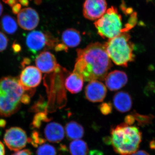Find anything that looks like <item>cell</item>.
<instances>
[{"label":"cell","mask_w":155,"mask_h":155,"mask_svg":"<svg viewBox=\"0 0 155 155\" xmlns=\"http://www.w3.org/2000/svg\"><path fill=\"white\" fill-rule=\"evenodd\" d=\"M104 142L106 144L109 145L111 144V137H107L104 138Z\"/></svg>","instance_id":"obj_35"},{"label":"cell","mask_w":155,"mask_h":155,"mask_svg":"<svg viewBox=\"0 0 155 155\" xmlns=\"http://www.w3.org/2000/svg\"><path fill=\"white\" fill-rule=\"evenodd\" d=\"M8 43V39L7 37L2 32L0 31V52L6 49Z\"/></svg>","instance_id":"obj_26"},{"label":"cell","mask_w":155,"mask_h":155,"mask_svg":"<svg viewBox=\"0 0 155 155\" xmlns=\"http://www.w3.org/2000/svg\"><path fill=\"white\" fill-rule=\"evenodd\" d=\"M36 155H57L55 148L49 144H42L36 151Z\"/></svg>","instance_id":"obj_22"},{"label":"cell","mask_w":155,"mask_h":155,"mask_svg":"<svg viewBox=\"0 0 155 155\" xmlns=\"http://www.w3.org/2000/svg\"><path fill=\"white\" fill-rule=\"evenodd\" d=\"M107 7L106 0H85L83 5L84 16L89 20H97L105 13Z\"/></svg>","instance_id":"obj_10"},{"label":"cell","mask_w":155,"mask_h":155,"mask_svg":"<svg viewBox=\"0 0 155 155\" xmlns=\"http://www.w3.org/2000/svg\"><path fill=\"white\" fill-rule=\"evenodd\" d=\"M4 140L9 149L16 152L26 146L28 138L25 130L20 127H14L6 130Z\"/></svg>","instance_id":"obj_8"},{"label":"cell","mask_w":155,"mask_h":155,"mask_svg":"<svg viewBox=\"0 0 155 155\" xmlns=\"http://www.w3.org/2000/svg\"><path fill=\"white\" fill-rule=\"evenodd\" d=\"M130 39L129 34L123 32L108 39L104 44L109 58L116 65L127 67L129 63L134 61V45Z\"/></svg>","instance_id":"obj_4"},{"label":"cell","mask_w":155,"mask_h":155,"mask_svg":"<svg viewBox=\"0 0 155 155\" xmlns=\"http://www.w3.org/2000/svg\"><path fill=\"white\" fill-rule=\"evenodd\" d=\"M19 80L24 89L29 93L31 95H33L35 88L41 82V72L37 67L28 66L22 70L19 75Z\"/></svg>","instance_id":"obj_7"},{"label":"cell","mask_w":155,"mask_h":155,"mask_svg":"<svg viewBox=\"0 0 155 155\" xmlns=\"http://www.w3.org/2000/svg\"><path fill=\"white\" fill-rule=\"evenodd\" d=\"M77 54L73 72L85 81L104 80L112 67L104 44L92 43L84 48L77 49Z\"/></svg>","instance_id":"obj_1"},{"label":"cell","mask_w":155,"mask_h":155,"mask_svg":"<svg viewBox=\"0 0 155 155\" xmlns=\"http://www.w3.org/2000/svg\"><path fill=\"white\" fill-rule=\"evenodd\" d=\"M25 42L28 50L34 54L54 48L59 43L58 39L49 32L41 31H33L28 33Z\"/></svg>","instance_id":"obj_6"},{"label":"cell","mask_w":155,"mask_h":155,"mask_svg":"<svg viewBox=\"0 0 155 155\" xmlns=\"http://www.w3.org/2000/svg\"><path fill=\"white\" fill-rule=\"evenodd\" d=\"M17 20L19 26L25 30L35 29L39 22L38 13L35 10L30 8L22 9L18 13Z\"/></svg>","instance_id":"obj_11"},{"label":"cell","mask_w":155,"mask_h":155,"mask_svg":"<svg viewBox=\"0 0 155 155\" xmlns=\"http://www.w3.org/2000/svg\"><path fill=\"white\" fill-rule=\"evenodd\" d=\"M5 155V146L0 141V155Z\"/></svg>","instance_id":"obj_33"},{"label":"cell","mask_w":155,"mask_h":155,"mask_svg":"<svg viewBox=\"0 0 155 155\" xmlns=\"http://www.w3.org/2000/svg\"><path fill=\"white\" fill-rule=\"evenodd\" d=\"M150 146L151 149L155 150V140H152L150 142Z\"/></svg>","instance_id":"obj_37"},{"label":"cell","mask_w":155,"mask_h":155,"mask_svg":"<svg viewBox=\"0 0 155 155\" xmlns=\"http://www.w3.org/2000/svg\"><path fill=\"white\" fill-rule=\"evenodd\" d=\"M113 106L110 103H104L100 106L101 113L104 115H107L112 113Z\"/></svg>","instance_id":"obj_25"},{"label":"cell","mask_w":155,"mask_h":155,"mask_svg":"<svg viewBox=\"0 0 155 155\" xmlns=\"http://www.w3.org/2000/svg\"><path fill=\"white\" fill-rule=\"evenodd\" d=\"M97 33L103 38H114L123 32H127L123 27L122 15L116 7L112 6L94 23Z\"/></svg>","instance_id":"obj_5"},{"label":"cell","mask_w":155,"mask_h":155,"mask_svg":"<svg viewBox=\"0 0 155 155\" xmlns=\"http://www.w3.org/2000/svg\"><path fill=\"white\" fill-rule=\"evenodd\" d=\"M35 63L41 72L48 74L59 72L62 68L58 64L54 55L47 51L40 53L35 58Z\"/></svg>","instance_id":"obj_9"},{"label":"cell","mask_w":155,"mask_h":155,"mask_svg":"<svg viewBox=\"0 0 155 155\" xmlns=\"http://www.w3.org/2000/svg\"><path fill=\"white\" fill-rule=\"evenodd\" d=\"M62 43L67 48H75L79 45L81 41V35L75 28H67L62 33Z\"/></svg>","instance_id":"obj_16"},{"label":"cell","mask_w":155,"mask_h":155,"mask_svg":"<svg viewBox=\"0 0 155 155\" xmlns=\"http://www.w3.org/2000/svg\"><path fill=\"white\" fill-rule=\"evenodd\" d=\"M46 140L41 137L38 131L34 130L31 134V137L28 138V142L30 143L33 147H37L38 145L44 144Z\"/></svg>","instance_id":"obj_23"},{"label":"cell","mask_w":155,"mask_h":155,"mask_svg":"<svg viewBox=\"0 0 155 155\" xmlns=\"http://www.w3.org/2000/svg\"><path fill=\"white\" fill-rule=\"evenodd\" d=\"M0 26L5 32L10 35L14 34L18 28L15 19L8 15L3 16L0 22Z\"/></svg>","instance_id":"obj_20"},{"label":"cell","mask_w":155,"mask_h":155,"mask_svg":"<svg viewBox=\"0 0 155 155\" xmlns=\"http://www.w3.org/2000/svg\"><path fill=\"white\" fill-rule=\"evenodd\" d=\"M13 49H14V51H20V46L19 45L17 44H14L13 46Z\"/></svg>","instance_id":"obj_36"},{"label":"cell","mask_w":155,"mask_h":155,"mask_svg":"<svg viewBox=\"0 0 155 155\" xmlns=\"http://www.w3.org/2000/svg\"><path fill=\"white\" fill-rule=\"evenodd\" d=\"M111 144L117 153L130 155L138 150L142 133L138 127L122 123L111 130Z\"/></svg>","instance_id":"obj_3"},{"label":"cell","mask_w":155,"mask_h":155,"mask_svg":"<svg viewBox=\"0 0 155 155\" xmlns=\"http://www.w3.org/2000/svg\"><path fill=\"white\" fill-rule=\"evenodd\" d=\"M84 81L80 75L73 71L65 80V87L71 93H78L82 90Z\"/></svg>","instance_id":"obj_17"},{"label":"cell","mask_w":155,"mask_h":155,"mask_svg":"<svg viewBox=\"0 0 155 155\" xmlns=\"http://www.w3.org/2000/svg\"><path fill=\"white\" fill-rule=\"evenodd\" d=\"M44 134L46 140L53 143H58L64 139L65 130L60 123L50 121L45 127Z\"/></svg>","instance_id":"obj_14"},{"label":"cell","mask_w":155,"mask_h":155,"mask_svg":"<svg viewBox=\"0 0 155 155\" xmlns=\"http://www.w3.org/2000/svg\"><path fill=\"white\" fill-rule=\"evenodd\" d=\"M31 96L19 82V78H2L0 79V116L9 117L15 114L21 104L30 102Z\"/></svg>","instance_id":"obj_2"},{"label":"cell","mask_w":155,"mask_h":155,"mask_svg":"<svg viewBox=\"0 0 155 155\" xmlns=\"http://www.w3.org/2000/svg\"><path fill=\"white\" fill-rule=\"evenodd\" d=\"M3 11V6L1 3L0 2V16L2 15V13Z\"/></svg>","instance_id":"obj_39"},{"label":"cell","mask_w":155,"mask_h":155,"mask_svg":"<svg viewBox=\"0 0 155 155\" xmlns=\"http://www.w3.org/2000/svg\"><path fill=\"white\" fill-rule=\"evenodd\" d=\"M113 102L116 110L121 113H125L129 111L132 107L131 97L125 91H119L115 94Z\"/></svg>","instance_id":"obj_15"},{"label":"cell","mask_w":155,"mask_h":155,"mask_svg":"<svg viewBox=\"0 0 155 155\" xmlns=\"http://www.w3.org/2000/svg\"><path fill=\"white\" fill-rule=\"evenodd\" d=\"M6 123L4 120H0V127H5Z\"/></svg>","instance_id":"obj_38"},{"label":"cell","mask_w":155,"mask_h":155,"mask_svg":"<svg viewBox=\"0 0 155 155\" xmlns=\"http://www.w3.org/2000/svg\"><path fill=\"white\" fill-rule=\"evenodd\" d=\"M135 119L133 115H128L125 117V123L127 125H131L135 122Z\"/></svg>","instance_id":"obj_27"},{"label":"cell","mask_w":155,"mask_h":155,"mask_svg":"<svg viewBox=\"0 0 155 155\" xmlns=\"http://www.w3.org/2000/svg\"><path fill=\"white\" fill-rule=\"evenodd\" d=\"M12 12L14 14H18L21 10V5L19 3H17L12 7Z\"/></svg>","instance_id":"obj_29"},{"label":"cell","mask_w":155,"mask_h":155,"mask_svg":"<svg viewBox=\"0 0 155 155\" xmlns=\"http://www.w3.org/2000/svg\"><path fill=\"white\" fill-rule=\"evenodd\" d=\"M106 87L99 80L90 81L85 88V95L87 99L91 102H101L107 95Z\"/></svg>","instance_id":"obj_12"},{"label":"cell","mask_w":155,"mask_h":155,"mask_svg":"<svg viewBox=\"0 0 155 155\" xmlns=\"http://www.w3.org/2000/svg\"><path fill=\"white\" fill-rule=\"evenodd\" d=\"M130 155H150L146 151L144 150H137L135 153Z\"/></svg>","instance_id":"obj_32"},{"label":"cell","mask_w":155,"mask_h":155,"mask_svg":"<svg viewBox=\"0 0 155 155\" xmlns=\"http://www.w3.org/2000/svg\"><path fill=\"white\" fill-rule=\"evenodd\" d=\"M51 120V119L48 117L47 113L46 111L39 112L34 117L31 125L33 128L39 129L43 123L49 122Z\"/></svg>","instance_id":"obj_21"},{"label":"cell","mask_w":155,"mask_h":155,"mask_svg":"<svg viewBox=\"0 0 155 155\" xmlns=\"http://www.w3.org/2000/svg\"><path fill=\"white\" fill-rule=\"evenodd\" d=\"M104 80L106 86L110 90L116 91L125 86L128 79L125 72L114 70L107 74Z\"/></svg>","instance_id":"obj_13"},{"label":"cell","mask_w":155,"mask_h":155,"mask_svg":"<svg viewBox=\"0 0 155 155\" xmlns=\"http://www.w3.org/2000/svg\"><path fill=\"white\" fill-rule=\"evenodd\" d=\"M66 134L68 139L72 140L80 139L84 133L83 126L75 121H70L67 123L65 127Z\"/></svg>","instance_id":"obj_18"},{"label":"cell","mask_w":155,"mask_h":155,"mask_svg":"<svg viewBox=\"0 0 155 155\" xmlns=\"http://www.w3.org/2000/svg\"><path fill=\"white\" fill-rule=\"evenodd\" d=\"M69 151L71 155H87L88 146L85 141L81 140H73L69 144Z\"/></svg>","instance_id":"obj_19"},{"label":"cell","mask_w":155,"mask_h":155,"mask_svg":"<svg viewBox=\"0 0 155 155\" xmlns=\"http://www.w3.org/2000/svg\"><path fill=\"white\" fill-rule=\"evenodd\" d=\"M18 2H19V4L21 5H23L27 7L29 4V2L28 0H18Z\"/></svg>","instance_id":"obj_34"},{"label":"cell","mask_w":155,"mask_h":155,"mask_svg":"<svg viewBox=\"0 0 155 155\" xmlns=\"http://www.w3.org/2000/svg\"><path fill=\"white\" fill-rule=\"evenodd\" d=\"M133 116L135 120H137L138 122V125L140 126H144L150 123L153 119L152 116L150 117L149 116H143L137 114H134Z\"/></svg>","instance_id":"obj_24"},{"label":"cell","mask_w":155,"mask_h":155,"mask_svg":"<svg viewBox=\"0 0 155 155\" xmlns=\"http://www.w3.org/2000/svg\"><path fill=\"white\" fill-rule=\"evenodd\" d=\"M89 155H104V153L99 150H92L90 151Z\"/></svg>","instance_id":"obj_30"},{"label":"cell","mask_w":155,"mask_h":155,"mask_svg":"<svg viewBox=\"0 0 155 155\" xmlns=\"http://www.w3.org/2000/svg\"><path fill=\"white\" fill-rule=\"evenodd\" d=\"M3 1L11 7L14 6L18 2V0H3Z\"/></svg>","instance_id":"obj_31"},{"label":"cell","mask_w":155,"mask_h":155,"mask_svg":"<svg viewBox=\"0 0 155 155\" xmlns=\"http://www.w3.org/2000/svg\"><path fill=\"white\" fill-rule=\"evenodd\" d=\"M12 155H32V154L29 150L25 149L16 151Z\"/></svg>","instance_id":"obj_28"}]
</instances>
